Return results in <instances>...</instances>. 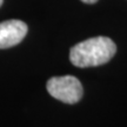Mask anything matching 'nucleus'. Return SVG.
Segmentation results:
<instances>
[{"label":"nucleus","mask_w":127,"mask_h":127,"mask_svg":"<svg viewBox=\"0 0 127 127\" xmlns=\"http://www.w3.org/2000/svg\"><path fill=\"white\" fill-rule=\"evenodd\" d=\"M27 31V25L18 19L0 23V50L18 45L26 36Z\"/></svg>","instance_id":"3"},{"label":"nucleus","mask_w":127,"mask_h":127,"mask_svg":"<svg viewBox=\"0 0 127 127\" xmlns=\"http://www.w3.org/2000/svg\"><path fill=\"white\" fill-rule=\"evenodd\" d=\"M46 88L53 98L65 104H77L84 94L81 82L73 75L51 78L46 84Z\"/></svg>","instance_id":"2"},{"label":"nucleus","mask_w":127,"mask_h":127,"mask_svg":"<svg viewBox=\"0 0 127 127\" xmlns=\"http://www.w3.org/2000/svg\"><path fill=\"white\" fill-rule=\"evenodd\" d=\"M82 2H85V4H95L98 0H81Z\"/></svg>","instance_id":"4"},{"label":"nucleus","mask_w":127,"mask_h":127,"mask_svg":"<svg viewBox=\"0 0 127 127\" xmlns=\"http://www.w3.org/2000/svg\"><path fill=\"white\" fill-rule=\"evenodd\" d=\"M117 52V46L107 36H94L74 45L69 60L77 67H94L108 63Z\"/></svg>","instance_id":"1"},{"label":"nucleus","mask_w":127,"mask_h":127,"mask_svg":"<svg viewBox=\"0 0 127 127\" xmlns=\"http://www.w3.org/2000/svg\"><path fill=\"white\" fill-rule=\"evenodd\" d=\"M2 2H4V0H0V7H1V5H2Z\"/></svg>","instance_id":"5"}]
</instances>
